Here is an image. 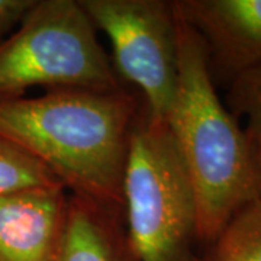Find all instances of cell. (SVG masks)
<instances>
[{"label":"cell","mask_w":261,"mask_h":261,"mask_svg":"<svg viewBox=\"0 0 261 261\" xmlns=\"http://www.w3.org/2000/svg\"><path fill=\"white\" fill-rule=\"evenodd\" d=\"M228 103L233 116L245 119V138L261 181V65L231 82Z\"/></svg>","instance_id":"obj_11"},{"label":"cell","mask_w":261,"mask_h":261,"mask_svg":"<svg viewBox=\"0 0 261 261\" xmlns=\"http://www.w3.org/2000/svg\"><path fill=\"white\" fill-rule=\"evenodd\" d=\"M180 18L205 41L212 79L232 82L261 65V0H174Z\"/></svg>","instance_id":"obj_6"},{"label":"cell","mask_w":261,"mask_h":261,"mask_svg":"<svg viewBox=\"0 0 261 261\" xmlns=\"http://www.w3.org/2000/svg\"><path fill=\"white\" fill-rule=\"evenodd\" d=\"M37 0H0V42L18 28Z\"/></svg>","instance_id":"obj_12"},{"label":"cell","mask_w":261,"mask_h":261,"mask_svg":"<svg viewBox=\"0 0 261 261\" xmlns=\"http://www.w3.org/2000/svg\"><path fill=\"white\" fill-rule=\"evenodd\" d=\"M122 216L121 209L82 196H68L64 235L57 261H138Z\"/></svg>","instance_id":"obj_8"},{"label":"cell","mask_w":261,"mask_h":261,"mask_svg":"<svg viewBox=\"0 0 261 261\" xmlns=\"http://www.w3.org/2000/svg\"><path fill=\"white\" fill-rule=\"evenodd\" d=\"M67 207L64 186L0 196V261H57Z\"/></svg>","instance_id":"obj_7"},{"label":"cell","mask_w":261,"mask_h":261,"mask_svg":"<svg viewBox=\"0 0 261 261\" xmlns=\"http://www.w3.org/2000/svg\"><path fill=\"white\" fill-rule=\"evenodd\" d=\"M123 214L138 261H196L193 187L167 123L152 119L145 106L130 137Z\"/></svg>","instance_id":"obj_3"},{"label":"cell","mask_w":261,"mask_h":261,"mask_svg":"<svg viewBox=\"0 0 261 261\" xmlns=\"http://www.w3.org/2000/svg\"><path fill=\"white\" fill-rule=\"evenodd\" d=\"M141 102L125 89H54L0 102V135L73 195L123 211V176Z\"/></svg>","instance_id":"obj_1"},{"label":"cell","mask_w":261,"mask_h":261,"mask_svg":"<svg viewBox=\"0 0 261 261\" xmlns=\"http://www.w3.org/2000/svg\"><path fill=\"white\" fill-rule=\"evenodd\" d=\"M111 39L113 68L140 89L148 115L167 121L178 79L177 19L167 0H79Z\"/></svg>","instance_id":"obj_5"},{"label":"cell","mask_w":261,"mask_h":261,"mask_svg":"<svg viewBox=\"0 0 261 261\" xmlns=\"http://www.w3.org/2000/svg\"><path fill=\"white\" fill-rule=\"evenodd\" d=\"M176 19L178 79L166 123L193 187L197 241L207 245L261 197V181L244 130L216 94L205 41L177 12Z\"/></svg>","instance_id":"obj_2"},{"label":"cell","mask_w":261,"mask_h":261,"mask_svg":"<svg viewBox=\"0 0 261 261\" xmlns=\"http://www.w3.org/2000/svg\"><path fill=\"white\" fill-rule=\"evenodd\" d=\"M57 186L63 185L47 166L0 135V196Z\"/></svg>","instance_id":"obj_10"},{"label":"cell","mask_w":261,"mask_h":261,"mask_svg":"<svg viewBox=\"0 0 261 261\" xmlns=\"http://www.w3.org/2000/svg\"><path fill=\"white\" fill-rule=\"evenodd\" d=\"M122 89L112 61L79 0H37L0 42V102L23 97L31 87Z\"/></svg>","instance_id":"obj_4"},{"label":"cell","mask_w":261,"mask_h":261,"mask_svg":"<svg viewBox=\"0 0 261 261\" xmlns=\"http://www.w3.org/2000/svg\"><path fill=\"white\" fill-rule=\"evenodd\" d=\"M196 261H261V197L233 215Z\"/></svg>","instance_id":"obj_9"}]
</instances>
